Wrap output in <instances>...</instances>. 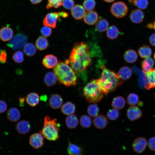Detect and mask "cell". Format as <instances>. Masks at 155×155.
<instances>
[{"instance_id": "cell-55", "label": "cell", "mask_w": 155, "mask_h": 155, "mask_svg": "<svg viewBox=\"0 0 155 155\" xmlns=\"http://www.w3.org/2000/svg\"><path fill=\"white\" fill-rule=\"evenodd\" d=\"M104 1L107 3H111L114 1L115 0H104Z\"/></svg>"}, {"instance_id": "cell-12", "label": "cell", "mask_w": 155, "mask_h": 155, "mask_svg": "<svg viewBox=\"0 0 155 155\" xmlns=\"http://www.w3.org/2000/svg\"><path fill=\"white\" fill-rule=\"evenodd\" d=\"M16 129L19 134L24 135L30 131L31 129V125L29 121L23 120L17 123L16 125Z\"/></svg>"}, {"instance_id": "cell-11", "label": "cell", "mask_w": 155, "mask_h": 155, "mask_svg": "<svg viewBox=\"0 0 155 155\" xmlns=\"http://www.w3.org/2000/svg\"><path fill=\"white\" fill-rule=\"evenodd\" d=\"M127 115L129 120L134 121L141 117L142 116V113L138 107L134 105H131L127 110Z\"/></svg>"}, {"instance_id": "cell-18", "label": "cell", "mask_w": 155, "mask_h": 155, "mask_svg": "<svg viewBox=\"0 0 155 155\" xmlns=\"http://www.w3.org/2000/svg\"><path fill=\"white\" fill-rule=\"evenodd\" d=\"M144 13L140 9H135L131 12L129 18L131 20L133 23L139 24L142 22L144 18Z\"/></svg>"}, {"instance_id": "cell-34", "label": "cell", "mask_w": 155, "mask_h": 155, "mask_svg": "<svg viewBox=\"0 0 155 155\" xmlns=\"http://www.w3.org/2000/svg\"><path fill=\"white\" fill-rule=\"evenodd\" d=\"M80 123L81 126L84 128L90 127L92 124L91 118L87 115H83L80 119Z\"/></svg>"}, {"instance_id": "cell-39", "label": "cell", "mask_w": 155, "mask_h": 155, "mask_svg": "<svg viewBox=\"0 0 155 155\" xmlns=\"http://www.w3.org/2000/svg\"><path fill=\"white\" fill-rule=\"evenodd\" d=\"M12 58L16 63H22L24 60L23 53L20 51H17L13 54Z\"/></svg>"}, {"instance_id": "cell-22", "label": "cell", "mask_w": 155, "mask_h": 155, "mask_svg": "<svg viewBox=\"0 0 155 155\" xmlns=\"http://www.w3.org/2000/svg\"><path fill=\"white\" fill-rule=\"evenodd\" d=\"M44 81L45 84L48 87H51L55 85L57 81L56 75L54 72H49L44 75Z\"/></svg>"}, {"instance_id": "cell-31", "label": "cell", "mask_w": 155, "mask_h": 155, "mask_svg": "<svg viewBox=\"0 0 155 155\" xmlns=\"http://www.w3.org/2000/svg\"><path fill=\"white\" fill-rule=\"evenodd\" d=\"M68 154L73 155H82V149L78 146L69 143L67 149Z\"/></svg>"}, {"instance_id": "cell-42", "label": "cell", "mask_w": 155, "mask_h": 155, "mask_svg": "<svg viewBox=\"0 0 155 155\" xmlns=\"http://www.w3.org/2000/svg\"><path fill=\"white\" fill-rule=\"evenodd\" d=\"M107 116L111 120H116L119 117V112L118 110L114 108L110 109L108 111Z\"/></svg>"}, {"instance_id": "cell-28", "label": "cell", "mask_w": 155, "mask_h": 155, "mask_svg": "<svg viewBox=\"0 0 155 155\" xmlns=\"http://www.w3.org/2000/svg\"><path fill=\"white\" fill-rule=\"evenodd\" d=\"M109 23L105 19L100 18L98 19L95 25V28L97 30L100 32L106 30L108 28Z\"/></svg>"}, {"instance_id": "cell-44", "label": "cell", "mask_w": 155, "mask_h": 155, "mask_svg": "<svg viewBox=\"0 0 155 155\" xmlns=\"http://www.w3.org/2000/svg\"><path fill=\"white\" fill-rule=\"evenodd\" d=\"M67 10L71 9L74 6V0H63L62 5Z\"/></svg>"}, {"instance_id": "cell-16", "label": "cell", "mask_w": 155, "mask_h": 155, "mask_svg": "<svg viewBox=\"0 0 155 155\" xmlns=\"http://www.w3.org/2000/svg\"><path fill=\"white\" fill-rule=\"evenodd\" d=\"M85 13V9L80 5H75L71 9V15L76 20H80L82 19Z\"/></svg>"}, {"instance_id": "cell-30", "label": "cell", "mask_w": 155, "mask_h": 155, "mask_svg": "<svg viewBox=\"0 0 155 155\" xmlns=\"http://www.w3.org/2000/svg\"><path fill=\"white\" fill-rule=\"evenodd\" d=\"M23 51L26 55L32 57L36 53V49L35 45L32 43H28L24 46Z\"/></svg>"}, {"instance_id": "cell-3", "label": "cell", "mask_w": 155, "mask_h": 155, "mask_svg": "<svg viewBox=\"0 0 155 155\" xmlns=\"http://www.w3.org/2000/svg\"><path fill=\"white\" fill-rule=\"evenodd\" d=\"M53 71L59 83L67 87L76 85V74L69 64L65 62H59L54 67Z\"/></svg>"}, {"instance_id": "cell-7", "label": "cell", "mask_w": 155, "mask_h": 155, "mask_svg": "<svg viewBox=\"0 0 155 155\" xmlns=\"http://www.w3.org/2000/svg\"><path fill=\"white\" fill-rule=\"evenodd\" d=\"M127 5L123 2L117 1L113 3L110 9L112 14L118 18H121L125 16L128 11Z\"/></svg>"}, {"instance_id": "cell-52", "label": "cell", "mask_w": 155, "mask_h": 155, "mask_svg": "<svg viewBox=\"0 0 155 155\" xmlns=\"http://www.w3.org/2000/svg\"><path fill=\"white\" fill-rule=\"evenodd\" d=\"M42 0H30L31 3L33 4H37L41 3Z\"/></svg>"}, {"instance_id": "cell-36", "label": "cell", "mask_w": 155, "mask_h": 155, "mask_svg": "<svg viewBox=\"0 0 155 155\" xmlns=\"http://www.w3.org/2000/svg\"><path fill=\"white\" fill-rule=\"evenodd\" d=\"M87 113L90 116L95 117L98 115L99 110L98 106L95 104L90 105L87 108Z\"/></svg>"}, {"instance_id": "cell-25", "label": "cell", "mask_w": 155, "mask_h": 155, "mask_svg": "<svg viewBox=\"0 0 155 155\" xmlns=\"http://www.w3.org/2000/svg\"><path fill=\"white\" fill-rule=\"evenodd\" d=\"M132 73L131 69L127 66H125L120 68L117 74L120 78L123 81L129 79L131 76Z\"/></svg>"}, {"instance_id": "cell-6", "label": "cell", "mask_w": 155, "mask_h": 155, "mask_svg": "<svg viewBox=\"0 0 155 155\" xmlns=\"http://www.w3.org/2000/svg\"><path fill=\"white\" fill-rule=\"evenodd\" d=\"M28 37L25 34L19 33L15 35L7 44L12 50H17L22 48L26 44Z\"/></svg>"}, {"instance_id": "cell-56", "label": "cell", "mask_w": 155, "mask_h": 155, "mask_svg": "<svg viewBox=\"0 0 155 155\" xmlns=\"http://www.w3.org/2000/svg\"><path fill=\"white\" fill-rule=\"evenodd\" d=\"M154 60L155 61V53H154Z\"/></svg>"}, {"instance_id": "cell-24", "label": "cell", "mask_w": 155, "mask_h": 155, "mask_svg": "<svg viewBox=\"0 0 155 155\" xmlns=\"http://www.w3.org/2000/svg\"><path fill=\"white\" fill-rule=\"evenodd\" d=\"M125 103V100L123 97L121 96H117L113 98L111 105L113 108L118 110L123 108Z\"/></svg>"}, {"instance_id": "cell-10", "label": "cell", "mask_w": 155, "mask_h": 155, "mask_svg": "<svg viewBox=\"0 0 155 155\" xmlns=\"http://www.w3.org/2000/svg\"><path fill=\"white\" fill-rule=\"evenodd\" d=\"M147 145L146 139L143 137L136 138L132 144V147L135 152L141 153L145 150Z\"/></svg>"}, {"instance_id": "cell-19", "label": "cell", "mask_w": 155, "mask_h": 155, "mask_svg": "<svg viewBox=\"0 0 155 155\" xmlns=\"http://www.w3.org/2000/svg\"><path fill=\"white\" fill-rule=\"evenodd\" d=\"M93 123L96 128L102 129L106 126L108 123V120L105 116L100 115L95 117L93 120Z\"/></svg>"}, {"instance_id": "cell-49", "label": "cell", "mask_w": 155, "mask_h": 155, "mask_svg": "<svg viewBox=\"0 0 155 155\" xmlns=\"http://www.w3.org/2000/svg\"><path fill=\"white\" fill-rule=\"evenodd\" d=\"M58 13L60 17H62L64 18H67L69 16L68 13L64 10L59 11Z\"/></svg>"}, {"instance_id": "cell-13", "label": "cell", "mask_w": 155, "mask_h": 155, "mask_svg": "<svg viewBox=\"0 0 155 155\" xmlns=\"http://www.w3.org/2000/svg\"><path fill=\"white\" fill-rule=\"evenodd\" d=\"M13 31L8 26H4L0 29V39L3 42L10 40L13 37Z\"/></svg>"}, {"instance_id": "cell-32", "label": "cell", "mask_w": 155, "mask_h": 155, "mask_svg": "<svg viewBox=\"0 0 155 155\" xmlns=\"http://www.w3.org/2000/svg\"><path fill=\"white\" fill-rule=\"evenodd\" d=\"M119 33V31L117 28L114 25H112L108 28L107 30L106 34L109 39L114 40L118 37Z\"/></svg>"}, {"instance_id": "cell-23", "label": "cell", "mask_w": 155, "mask_h": 155, "mask_svg": "<svg viewBox=\"0 0 155 155\" xmlns=\"http://www.w3.org/2000/svg\"><path fill=\"white\" fill-rule=\"evenodd\" d=\"M26 101L29 105L32 107H34L39 103L40 97L37 93L35 92H30L27 95Z\"/></svg>"}, {"instance_id": "cell-2", "label": "cell", "mask_w": 155, "mask_h": 155, "mask_svg": "<svg viewBox=\"0 0 155 155\" xmlns=\"http://www.w3.org/2000/svg\"><path fill=\"white\" fill-rule=\"evenodd\" d=\"M100 67L102 72L99 79L100 89L103 93L107 95L109 93L115 91L122 84L123 81L117 73L107 68L105 65H102Z\"/></svg>"}, {"instance_id": "cell-38", "label": "cell", "mask_w": 155, "mask_h": 155, "mask_svg": "<svg viewBox=\"0 0 155 155\" xmlns=\"http://www.w3.org/2000/svg\"><path fill=\"white\" fill-rule=\"evenodd\" d=\"M129 1L141 9H145L148 4V0H129Z\"/></svg>"}, {"instance_id": "cell-41", "label": "cell", "mask_w": 155, "mask_h": 155, "mask_svg": "<svg viewBox=\"0 0 155 155\" xmlns=\"http://www.w3.org/2000/svg\"><path fill=\"white\" fill-rule=\"evenodd\" d=\"M96 5L95 0H84L83 3L84 8L88 11H92Z\"/></svg>"}, {"instance_id": "cell-20", "label": "cell", "mask_w": 155, "mask_h": 155, "mask_svg": "<svg viewBox=\"0 0 155 155\" xmlns=\"http://www.w3.org/2000/svg\"><path fill=\"white\" fill-rule=\"evenodd\" d=\"M20 112L16 108H11L9 109L7 112V117L11 122L17 121L20 119Z\"/></svg>"}, {"instance_id": "cell-50", "label": "cell", "mask_w": 155, "mask_h": 155, "mask_svg": "<svg viewBox=\"0 0 155 155\" xmlns=\"http://www.w3.org/2000/svg\"><path fill=\"white\" fill-rule=\"evenodd\" d=\"M149 41L152 46H155V33L150 36L149 38Z\"/></svg>"}, {"instance_id": "cell-35", "label": "cell", "mask_w": 155, "mask_h": 155, "mask_svg": "<svg viewBox=\"0 0 155 155\" xmlns=\"http://www.w3.org/2000/svg\"><path fill=\"white\" fill-rule=\"evenodd\" d=\"M150 84V89L155 87V68H152L146 73Z\"/></svg>"}, {"instance_id": "cell-8", "label": "cell", "mask_w": 155, "mask_h": 155, "mask_svg": "<svg viewBox=\"0 0 155 155\" xmlns=\"http://www.w3.org/2000/svg\"><path fill=\"white\" fill-rule=\"evenodd\" d=\"M60 17L58 12H54L47 13L44 18L42 23L45 26L55 28L58 19Z\"/></svg>"}, {"instance_id": "cell-4", "label": "cell", "mask_w": 155, "mask_h": 155, "mask_svg": "<svg viewBox=\"0 0 155 155\" xmlns=\"http://www.w3.org/2000/svg\"><path fill=\"white\" fill-rule=\"evenodd\" d=\"M43 126L39 132L47 140L55 141L59 137V132L60 124L56 118L51 119L49 116H46L44 119Z\"/></svg>"}, {"instance_id": "cell-5", "label": "cell", "mask_w": 155, "mask_h": 155, "mask_svg": "<svg viewBox=\"0 0 155 155\" xmlns=\"http://www.w3.org/2000/svg\"><path fill=\"white\" fill-rule=\"evenodd\" d=\"M83 95L89 102L96 103L100 101L104 97L101 90L99 79H93L84 87Z\"/></svg>"}, {"instance_id": "cell-53", "label": "cell", "mask_w": 155, "mask_h": 155, "mask_svg": "<svg viewBox=\"0 0 155 155\" xmlns=\"http://www.w3.org/2000/svg\"><path fill=\"white\" fill-rule=\"evenodd\" d=\"M148 27L150 28H153L155 30V21L152 24H149L147 25Z\"/></svg>"}, {"instance_id": "cell-33", "label": "cell", "mask_w": 155, "mask_h": 155, "mask_svg": "<svg viewBox=\"0 0 155 155\" xmlns=\"http://www.w3.org/2000/svg\"><path fill=\"white\" fill-rule=\"evenodd\" d=\"M140 56L142 58H147L151 55L152 50L148 46L144 45L140 47L138 51Z\"/></svg>"}, {"instance_id": "cell-45", "label": "cell", "mask_w": 155, "mask_h": 155, "mask_svg": "<svg viewBox=\"0 0 155 155\" xmlns=\"http://www.w3.org/2000/svg\"><path fill=\"white\" fill-rule=\"evenodd\" d=\"M7 53L5 50L0 49V63L4 64L7 62Z\"/></svg>"}, {"instance_id": "cell-1", "label": "cell", "mask_w": 155, "mask_h": 155, "mask_svg": "<svg viewBox=\"0 0 155 155\" xmlns=\"http://www.w3.org/2000/svg\"><path fill=\"white\" fill-rule=\"evenodd\" d=\"M91 61V55L88 45L81 42L74 44L69 59L65 62L70 64L76 74L82 78V74L89 66Z\"/></svg>"}, {"instance_id": "cell-54", "label": "cell", "mask_w": 155, "mask_h": 155, "mask_svg": "<svg viewBox=\"0 0 155 155\" xmlns=\"http://www.w3.org/2000/svg\"><path fill=\"white\" fill-rule=\"evenodd\" d=\"M41 100H42L45 101L46 100L47 97L45 95H42L41 96Z\"/></svg>"}, {"instance_id": "cell-26", "label": "cell", "mask_w": 155, "mask_h": 155, "mask_svg": "<svg viewBox=\"0 0 155 155\" xmlns=\"http://www.w3.org/2000/svg\"><path fill=\"white\" fill-rule=\"evenodd\" d=\"M123 57L126 62L131 63H134L136 61L137 58V55L134 50L129 49L125 52Z\"/></svg>"}, {"instance_id": "cell-9", "label": "cell", "mask_w": 155, "mask_h": 155, "mask_svg": "<svg viewBox=\"0 0 155 155\" xmlns=\"http://www.w3.org/2000/svg\"><path fill=\"white\" fill-rule=\"evenodd\" d=\"M44 137L43 135L40 133L32 134L30 137L29 144L34 148H40L43 145Z\"/></svg>"}, {"instance_id": "cell-46", "label": "cell", "mask_w": 155, "mask_h": 155, "mask_svg": "<svg viewBox=\"0 0 155 155\" xmlns=\"http://www.w3.org/2000/svg\"><path fill=\"white\" fill-rule=\"evenodd\" d=\"M142 66L143 68V71L146 73L152 69V67L149 63L145 60L142 63Z\"/></svg>"}, {"instance_id": "cell-51", "label": "cell", "mask_w": 155, "mask_h": 155, "mask_svg": "<svg viewBox=\"0 0 155 155\" xmlns=\"http://www.w3.org/2000/svg\"><path fill=\"white\" fill-rule=\"evenodd\" d=\"M25 100V97H20L19 101L20 102V105L21 106H23L24 104V102Z\"/></svg>"}, {"instance_id": "cell-29", "label": "cell", "mask_w": 155, "mask_h": 155, "mask_svg": "<svg viewBox=\"0 0 155 155\" xmlns=\"http://www.w3.org/2000/svg\"><path fill=\"white\" fill-rule=\"evenodd\" d=\"M49 41L43 36L39 37L36 42V45L37 49L39 51H43L46 49L49 46Z\"/></svg>"}, {"instance_id": "cell-43", "label": "cell", "mask_w": 155, "mask_h": 155, "mask_svg": "<svg viewBox=\"0 0 155 155\" xmlns=\"http://www.w3.org/2000/svg\"><path fill=\"white\" fill-rule=\"evenodd\" d=\"M40 32L44 37L47 38L51 35L52 30L50 27L44 26L41 28Z\"/></svg>"}, {"instance_id": "cell-48", "label": "cell", "mask_w": 155, "mask_h": 155, "mask_svg": "<svg viewBox=\"0 0 155 155\" xmlns=\"http://www.w3.org/2000/svg\"><path fill=\"white\" fill-rule=\"evenodd\" d=\"M7 105L4 101L0 100V113L4 112L7 109Z\"/></svg>"}, {"instance_id": "cell-17", "label": "cell", "mask_w": 155, "mask_h": 155, "mask_svg": "<svg viewBox=\"0 0 155 155\" xmlns=\"http://www.w3.org/2000/svg\"><path fill=\"white\" fill-rule=\"evenodd\" d=\"M97 13L94 11H89L86 12L84 17V22L89 25H92L96 24L98 20Z\"/></svg>"}, {"instance_id": "cell-27", "label": "cell", "mask_w": 155, "mask_h": 155, "mask_svg": "<svg viewBox=\"0 0 155 155\" xmlns=\"http://www.w3.org/2000/svg\"><path fill=\"white\" fill-rule=\"evenodd\" d=\"M67 127L69 129L75 128L78 123V120L77 116L73 114L68 115L65 119Z\"/></svg>"}, {"instance_id": "cell-15", "label": "cell", "mask_w": 155, "mask_h": 155, "mask_svg": "<svg viewBox=\"0 0 155 155\" xmlns=\"http://www.w3.org/2000/svg\"><path fill=\"white\" fill-rule=\"evenodd\" d=\"M63 99L59 94H55L52 95L49 100V104L52 108L57 109L60 108L62 106Z\"/></svg>"}, {"instance_id": "cell-14", "label": "cell", "mask_w": 155, "mask_h": 155, "mask_svg": "<svg viewBox=\"0 0 155 155\" xmlns=\"http://www.w3.org/2000/svg\"><path fill=\"white\" fill-rule=\"evenodd\" d=\"M42 62L45 67L48 69H51L56 66L58 63V60L56 56L52 54H49L45 56Z\"/></svg>"}, {"instance_id": "cell-37", "label": "cell", "mask_w": 155, "mask_h": 155, "mask_svg": "<svg viewBox=\"0 0 155 155\" xmlns=\"http://www.w3.org/2000/svg\"><path fill=\"white\" fill-rule=\"evenodd\" d=\"M63 0H48V2L46 6L47 9L52 8H57L62 6Z\"/></svg>"}, {"instance_id": "cell-40", "label": "cell", "mask_w": 155, "mask_h": 155, "mask_svg": "<svg viewBox=\"0 0 155 155\" xmlns=\"http://www.w3.org/2000/svg\"><path fill=\"white\" fill-rule=\"evenodd\" d=\"M128 103L130 105H135L139 102V97L138 95L134 93L130 94L127 98Z\"/></svg>"}, {"instance_id": "cell-57", "label": "cell", "mask_w": 155, "mask_h": 155, "mask_svg": "<svg viewBox=\"0 0 155 155\" xmlns=\"http://www.w3.org/2000/svg\"><path fill=\"white\" fill-rule=\"evenodd\" d=\"M69 155H72V154H69Z\"/></svg>"}, {"instance_id": "cell-21", "label": "cell", "mask_w": 155, "mask_h": 155, "mask_svg": "<svg viewBox=\"0 0 155 155\" xmlns=\"http://www.w3.org/2000/svg\"><path fill=\"white\" fill-rule=\"evenodd\" d=\"M75 105L70 101L67 102L61 107V112L64 115H69L73 114L75 112Z\"/></svg>"}, {"instance_id": "cell-47", "label": "cell", "mask_w": 155, "mask_h": 155, "mask_svg": "<svg viewBox=\"0 0 155 155\" xmlns=\"http://www.w3.org/2000/svg\"><path fill=\"white\" fill-rule=\"evenodd\" d=\"M148 146L151 150L155 151V136L152 137L149 139Z\"/></svg>"}]
</instances>
